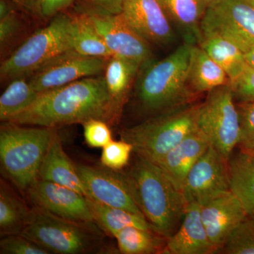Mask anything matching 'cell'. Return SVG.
I'll return each instance as SVG.
<instances>
[{
    "mask_svg": "<svg viewBox=\"0 0 254 254\" xmlns=\"http://www.w3.org/2000/svg\"><path fill=\"white\" fill-rule=\"evenodd\" d=\"M0 131L1 169L19 190H27L38 179L41 164L55 131L9 123Z\"/></svg>",
    "mask_w": 254,
    "mask_h": 254,
    "instance_id": "5",
    "label": "cell"
},
{
    "mask_svg": "<svg viewBox=\"0 0 254 254\" xmlns=\"http://www.w3.org/2000/svg\"><path fill=\"white\" fill-rule=\"evenodd\" d=\"M229 190L228 160L210 145L187 175L182 193L187 204L200 206Z\"/></svg>",
    "mask_w": 254,
    "mask_h": 254,
    "instance_id": "10",
    "label": "cell"
},
{
    "mask_svg": "<svg viewBox=\"0 0 254 254\" xmlns=\"http://www.w3.org/2000/svg\"><path fill=\"white\" fill-rule=\"evenodd\" d=\"M0 253L3 254H49V251L21 235H9L0 242Z\"/></svg>",
    "mask_w": 254,
    "mask_h": 254,
    "instance_id": "33",
    "label": "cell"
},
{
    "mask_svg": "<svg viewBox=\"0 0 254 254\" xmlns=\"http://www.w3.org/2000/svg\"><path fill=\"white\" fill-rule=\"evenodd\" d=\"M173 23L182 30L187 43L198 45L200 23L208 5L203 0H162Z\"/></svg>",
    "mask_w": 254,
    "mask_h": 254,
    "instance_id": "22",
    "label": "cell"
},
{
    "mask_svg": "<svg viewBox=\"0 0 254 254\" xmlns=\"http://www.w3.org/2000/svg\"><path fill=\"white\" fill-rule=\"evenodd\" d=\"M235 102L230 84L219 87L208 92L197 114V128L227 160L240 142V116Z\"/></svg>",
    "mask_w": 254,
    "mask_h": 254,
    "instance_id": "8",
    "label": "cell"
},
{
    "mask_svg": "<svg viewBox=\"0 0 254 254\" xmlns=\"http://www.w3.org/2000/svg\"><path fill=\"white\" fill-rule=\"evenodd\" d=\"M141 65L134 60L118 56L108 60L103 77L110 96L120 108H123Z\"/></svg>",
    "mask_w": 254,
    "mask_h": 254,
    "instance_id": "24",
    "label": "cell"
},
{
    "mask_svg": "<svg viewBox=\"0 0 254 254\" xmlns=\"http://www.w3.org/2000/svg\"><path fill=\"white\" fill-rule=\"evenodd\" d=\"M240 123V138L239 145L242 150L254 152V102L238 103Z\"/></svg>",
    "mask_w": 254,
    "mask_h": 254,
    "instance_id": "32",
    "label": "cell"
},
{
    "mask_svg": "<svg viewBox=\"0 0 254 254\" xmlns=\"http://www.w3.org/2000/svg\"><path fill=\"white\" fill-rule=\"evenodd\" d=\"M20 235L46 248L50 253H88L98 245L99 227L60 218L38 207Z\"/></svg>",
    "mask_w": 254,
    "mask_h": 254,
    "instance_id": "7",
    "label": "cell"
},
{
    "mask_svg": "<svg viewBox=\"0 0 254 254\" xmlns=\"http://www.w3.org/2000/svg\"><path fill=\"white\" fill-rule=\"evenodd\" d=\"M74 0H40L38 14L43 18L56 16L73 4Z\"/></svg>",
    "mask_w": 254,
    "mask_h": 254,
    "instance_id": "37",
    "label": "cell"
},
{
    "mask_svg": "<svg viewBox=\"0 0 254 254\" xmlns=\"http://www.w3.org/2000/svg\"><path fill=\"white\" fill-rule=\"evenodd\" d=\"M125 0H88L86 7L105 14H121Z\"/></svg>",
    "mask_w": 254,
    "mask_h": 254,
    "instance_id": "38",
    "label": "cell"
},
{
    "mask_svg": "<svg viewBox=\"0 0 254 254\" xmlns=\"http://www.w3.org/2000/svg\"><path fill=\"white\" fill-rule=\"evenodd\" d=\"M33 208L14 194L1 182L0 233L1 237L20 235L31 220Z\"/></svg>",
    "mask_w": 254,
    "mask_h": 254,
    "instance_id": "26",
    "label": "cell"
},
{
    "mask_svg": "<svg viewBox=\"0 0 254 254\" xmlns=\"http://www.w3.org/2000/svg\"><path fill=\"white\" fill-rule=\"evenodd\" d=\"M245 58L249 66L254 68V47L245 53Z\"/></svg>",
    "mask_w": 254,
    "mask_h": 254,
    "instance_id": "40",
    "label": "cell"
},
{
    "mask_svg": "<svg viewBox=\"0 0 254 254\" xmlns=\"http://www.w3.org/2000/svg\"><path fill=\"white\" fill-rule=\"evenodd\" d=\"M198 105H181L153 115L136 126L127 128L122 139L131 143L137 155L158 163L197 128Z\"/></svg>",
    "mask_w": 254,
    "mask_h": 254,
    "instance_id": "4",
    "label": "cell"
},
{
    "mask_svg": "<svg viewBox=\"0 0 254 254\" xmlns=\"http://www.w3.org/2000/svg\"><path fill=\"white\" fill-rule=\"evenodd\" d=\"M122 16L135 31L150 45L173 43V21L162 0H125Z\"/></svg>",
    "mask_w": 254,
    "mask_h": 254,
    "instance_id": "14",
    "label": "cell"
},
{
    "mask_svg": "<svg viewBox=\"0 0 254 254\" xmlns=\"http://www.w3.org/2000/svg\"><path fill=\"white\" fill-rule=\"evenodd\" d=\"M249 1H250V2L251 3V4H252V5H253L254 6V0H248Z\"/></svg>",
    "mask_w": 254,
    "mask_h": 254,
    "instance_id": "42",
    "label": "cell"
},
{
    "mask_svg": "<svg viewBox=\"0 0 254 254\" xmlns=\"http://www.w3.org/2000/svg\"><path fill=\"white\" fill-rule=\"evenodd\" d=\"M109 59L83 56L70 52L33 73L29 82L38 93L65 86L104 72Z\"/></svg>",
    "mask_w": 254,
    "mask_h": 254,
    "instance_id": "13",
    "label": "cell"
},
{
    "mask_svg": "<svg viewBox=\"0 0 254 254\" xmlns=\"http://www.w3.org/2000/svg\"><path fill=\"white\" fill-rule=\"evenodd\" d=\"M200 217V206L187 205L180 227L167 239L162 254H210L215 253Z\"/></svg>",
    "mask_w": 254,
    "mask_h": 254,
    "instance_id": "17",
    "label": "cell"
},
{
    "mask_svg": "<svg viewBox=\"0 0 254 254\" xmlns=\"http://www.w3.org/2000/svg\"><path fill=\"white\" fill-rule=\"evenodd\" d=\"M38 179L68 187L90 198L89 193L78 175L76 165H73L64 151L61 139L57 131L53 135L41 164Z\"/></svg>",
    "mask_w": 254,
    "mask_h": 254,
    "instance_id": "19",
    "label": "cell"
},
{
    "mask_svg": "<svg viewBox=\"0 0 254 254\" xmlns=\"http://www.w3.org/2000/svg\"><path fill=\"white\" fill-rule=\"evenodd\" d=\"M11 83L0 97V120L9 122L31 106L39 96L26 78L11 80Z\"/></svg>",
    "mask_w": 254,
    "mask_h": 254,
    "instance_id": "29",
    "label": "cell"
},
{
    "mask_svg": "<svg viewBox=\"0 0 254 254\" xmlns=\"http://www.w3.org/2000/svg\"><path fill=\"white\" fill-rule=\"evenodd\" d=\"M221 251L227 254H254V213L247 215Z\"/></svg>",
    "mask_w": 254,
    "mask_h": 254,
    "instance_id": "30",
    "label": "cell"
},
{
    "mask_svg": "<svg viewBox=\"0 0 254 254\" xmlns=\"http://www.w3.org/2000/svg\"><path fill=\"white\" fill-rule=\"evenodd\" d=\"M81 11L88 15L114 56L134 60L141 64L153 60L150 44L127 23L121 14H105L86 6Z\"/></svg>",
    "mask_w": 254,
    "mask_h": 254,
    "instance_id": "11",
    "label": "cell"
},
{
    "mask_svg": "<svg viewBox=\"0 0 254 254\" xmlns=\"http://www.w3.org/2000/svg\"><path fill=\"white\" fill-rule=\"evenodd\" d=\"M26 192L34 206L71 221L97 225L88 198L76 190L38 179Z\"/></svg>",
    "mask_w": 254,
    "mask_h": 254,
    "instance_id": "12",
    "label": "cell"
},
{
    "mask_svg": "<svg viewBox=\"0 0 254 254\" xmlns=\"http://www.w3.org/2000/svg\"><path fill=\"white\" fill-rule=\"evenodd\" d=\"M90 198L103 204L143 215L132 195L123 173L84 165H76Z\"/></svg>",
    "mask_w": 254,
    "mask_h": 254,
    "instance_id": "15",
    "label": "cell"
},
{
    "mask_svg": "<svg viewBox=\"0 0 254 254\" xmlns=\"http://www.w3.org/2000/svg\"><path fill=\"white\" fill-rule=\"evenodd\" d=\"M16 4L31 13L38 14L40 0H12Z\"/></svg>",
    "mask_w": 254,
    "mask_h": 254,
    "instance_id": "39",
    "label": "cell"
},
{
    "mask_svg": "<svg viewBox=\"0 0 254 254\" xmlns=\"http://www.w3.org/2000/svg\"><path fill=\"white\" fill-rule=\"evenodd\" d=\"M243 205L230 190L200 205V217L215 252L221 250L247 216Z\"/></svg>",
    "mask_w": 254,
    "mask_h": 254,
    "instance_id": "16",
    "label": "cell"
},
{
    "mask_svg": "<svg viewBox=\"0 0 254 254\" xmlns=\"http://www.w3.org/2000/svg\"><path fill=\"white\" fill-rule=\"evenodd\" d=\"M210 144L199 130H195L170 150L157 165L179 189L182 190L192 167Z\"/></svg>",
    "mask_w": 254,
    "mask_h": 254,
    "instance_id": "18",
    "label": "cell"
},
{
    "mask_svg": "<svg viewBox=\"0 0 254 254\" xmlns=\"http://www.w3.org/2000/svg\"><path fill=\"white\" fill-rule=\"evenodd\" d=\"M251 154L253 155L254 156V153H251Z\"/></svg>",
    "mask_w": 254,
    "mask_h": 254,
    "instance_id": "43",
    "label": "cell"
},
{
    "mask_svg": "<svg viewBox=\"0 0 254 254\" xmlns=\"http://www.w3.org/2000/svg\"><path fill=\"white\" fill-rule=\"evenodd\" d=\"M133 151V145L128 142L113 140L103 147L100 162L105 168L118 171L127 166Z\"/></svg>",
    "mask_w": 254,
    "mask_h": 254,
    "instance_id": "31",
    "label": "cell"
},
{
    "mask_svg": "<svg viewBox=\"0 0 254 254\" xmlns=\"http://www.w3.org/2000/svg\"><path fill=\"white\" fill-rule=\"evenodd\" d=\"M83 135L87 144L93 148H103L113 141L112 132L108 123L93 119L83 124Z\"/></svg>",
    "mask_w": 254,
    "mask_h": 254,
    "instance_id": "34",
    "label": "cell"
},
{
    "mask_svg": "<svg viewBox=\"0 0 254 254\" xmlns=\"http://www.w3.org/2000/svg\"><path fill=\"white\" fill-rule=\"evenodd\" d=\"M238 103L254 102V68L249 66L235 81L230 83Z\"/></svg>",
    "mask_w": 254,
    "mask_h": 254,
    "instance_id": "36",
    "label": "cell"
},
{
    "mask_svg": "<svg viewBox=\"0 0 254 254\" xmlns=\"http://www.w3.org/2000/svg\"><path fill=\"white\" fill-rule=\"evenodd\" d=\"M122 108L110 96L103 76H91L40 93L36 101L8 123L55 128L93 119L115 121Z\"/></svg>",
    "mask_w": 254,
    "mask_h": 254,
    "instance_id": "1",
    "label": "cell"
},
{
    "mask_svg": "<svg viewBox=\"0 0 254 254\" xmlns=\"http://www.w3.org/2000/svg\"><path fill=\"white\" fill-rule=\"evenodd\" d=\"M187 82L194 94L230 84L225 71L198 45L190 47Z\"/></svg>",
    "mask_w": 254,
    "mask_h": 254,
    "instance_id": "20",
    "label": "cell"
},
{
    "mask_svg": "<svg viewBox=\"0 0 254 254\" xmlns=\"http://www.w3.org/2000/svg\"><path fill=\"white\" fill-rule=\"evenodd\" d=\"M202 38L220 36L246 53L254 47V7L248 0H219L209 5L200 23Z\"/></svg>",
    "mask_w": 254,
    "mask_h": 254,
    "instance_id": "9",
    "label": "cell"
},
{
    "mask_svg": "<svg viewBox=\"0 0 254 254\" xmlns=\"http://www.w3.org/2000/svg\"><path fill=\"white\" fill-rule=\"evenodd\" d=\"M198 45L225 71L230 83L235 81L248 66L245 53L222 37H203Z\"/></svg>",
    "mask_w": 254,
    "mask_h": 254,
    "instance_id": "23",
    "label": "cell"
},
{
    "mask_svg": "<svg viewBox=\"0 0 254 254\" xmlns=\"http://www.w3.org/2000/svg\"><path fill=\"white\" fill-rule=\"evenodd\" d=\"M20 21L14 6L6 0L0 1V43L3 47L16 35Z\"/></svg>",
    "mask_w": 254,
    "mask_h": 254,
    "instance_id": "35",
    "label": "cell"
},
{
    "mask_svg": "<svg viewBox=\"0 0 254 254\" xmlns=\"http://www.w3.org/2000/svg\"><path fill=\"white\" fill-rule=\"evenodd\" d=\"M88 201L97 225L112 236H116L119 232L128 227L153 230L143 215L104 205L91 198H88Z\"/></svg>",
    "mask_w": 254,
    "mask_h": 254,
    "instance_id": "25",
    "label": "cell"
},
{
    "mask_svg": "<svg viewBox=\"0 0 254 254\" xmlns=\"http://www.w3.org/2000/svg\"><path fill=\"white\" fill-rule=\"evenodd\" d=\"M203 1L208 5V6L209 5L214 4V3L217 2V1H218L219 0H203Z\"/></svg>",
    "mask_w": 254,
    "mask_h": 254,
    "instance_id": "41",
    "label": "cell"
},
{
    "mask_svg": "<svg viewBox=\"0 0 254 254\" xmlns=\"http://www.w3.org/2000/svg\"><path fill=\"white\" fill-rule=\"evenodd\" d=\"M191 45L185 42L163 60L141 65L136 95L145 113L154 115L190 103L195 95L187 82Z\"/></svg>",
    "mask_w": 254,
    "mask_h": 254,
    "instance_id": "3",
    "label": "cell"
},
{
    "mask_svg": "<svg viewBox=\"0 0 254 254\" xmlns=\"http://www.w3.org/2000/svg\"><path fill=\"white\" fill-rule=\"evenodd\" d=\"M230 190L243 205L246 211L254 213V156L241 150L228 160Z\"/></svg>",
    "mask_w": 254,
    "mask_h": 254,
    "instance_id": "21",
    "label": "cell"
},
{
    "mask_svg": "<svg viewBox=\"0 0 254 254\" xmlns=\"http://www.w3.org/2000/svg\"><path fill=\"white\" fill-rule=\"evenodd\" d=\"M123 175L153 231L166 240L172 236L180 227L188 205L182 190L157 164L138 155L128 173Z\"/></svg>",
    "mask_w": 254,
    "mask_h": 254,
    "instance_id": "2",
    "label": "cell"
},
{
    "mask_svg": "<svg viewBox=\"0 0 254 254\" xmlns=\"http://www.w3.org/2000/svg\"><path fill=\"white\" fill-rule=\"evenodd\" d=\"M115 237L120 253L124 254H162L166 242L153 230L136 227H126Z\"/></svg>",
    "mask_w": 254,
    "mask_h": 254,
    "instance_id": "28",
    "label": "cell"
},
{
    "mask_svg": "<svg viewBox=\"0 0 254 254\" xmlns=\"http://www.w3.org/2000/svg\"><path fill=\"white\" fill-rule=\"evenodd\" d=\"M73 51L83 56L110 59L114 56L83 11L72 16Z\"/></svg>",
    "mask_w": 254,
    "mask_h": 254,
    "instance_id": "27",
    "label": "cell"
},
{
    "mask_svg": "<svg viewBox=\"0 0 254 254\" xmlns=\"http://www.w3.org/2000/svg\"><path fill=\"white\" fill-rule=\"evenodd\" d=\"M73 51L72 16L58 14L1 63L0 74L4 79L26 78Z\"/></svg>",
    "mask_w": 254,
    "mask_h": 254,
    "instance_id": "6",
    "label": "cell"
}]
</instances>
